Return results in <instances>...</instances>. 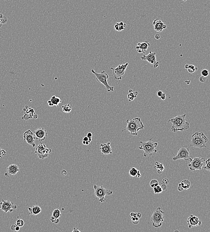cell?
<instances>
[{
  "mask_svg": "<svg viewBox=\"0 0 210 232\" xmlns=\"http://www.w3.org/2000/svg\"><path fill=\"white\" fill-rule=\"evenodd\" d=\"M161 187L162 189L163 190H167V185L162 184L161 185Z\"/></svg>",
  "mask_w": 210,
  "mask_h": 232,
  "instance_id": "41",
  "label": "cell"
},
{
  "mask_svg": "<svg viewBox=\"0 0 210 232\" xmlns=\"http://www.w3.org/2000/svg\"><path fill=\"white\" fill-rule=\"evenodd\" d=\"M7 172L5 173V176L6 177L10 176H15L19 171V167L16 164H10L7 168Z\"/></svg>",
  "mask_w": 210,
  "mask_h": 232,
  "instance_id": "19",
  "label": "cell"
},
{
  "mask_svg": "<svg viewBox=\"0 0 210 232\" xmlns=\"http://www.w3.org/2000/svg\"><path fill=\"white\" fill-rule=\"evenodd\" d=\"M141 217H142V215L140 213H137V217H138V218H141Z\"/></svg>",
  "mask_w": 210,
  "mask_h": 232,
  "instance_id": "53",
  "label": "cell"
},
{
  "mask_svg": "<svg viewBox=\"0 0 210 232\" xmlns=\"http://www.w3.org/2000/svg\"><path fill=\"white\" fill-rule=\"evenodd\" d=\"M151 45L148 41H144L142 43H138L137 46L136 47V49L138 52L139 53H145L147 52V49Z\"/></svg>",
  "mask_w": 210,
  "mask_h": 232,
  "instance_id": "18",
  "label": "cell"
},
{
  "mask_svg": "<svg viewBox=\"0 0 210 232\" xmlns=\"http://www.w3.org/2000/svg\"><path fill=\"white\" fill-rule=\"evenodd\" d=\"M164 213L161 207H158L153 212L151 217V221L152 223L153 226L156 228L161 227L164 220Z\"/></svg>",
  "mask_w": 210,
  "mask_h": 232,
  "instance_id": "6",
  "label": "cell"
},
{
  "mask_svg": "<svg viewBox=\"0 0 210 232\" xmlns=\"http://www.w3.org/2000/svg\"><path fill=\"white\" fill-rule=\"evenodd\" d=\"M7 19L6 17L3 15L2 14H0V27L2 26V24L7 23Z\"/></svg>",
  "mask_w": 210,
  "mask_h": 232,
  "instance_id": "27",
  "label": "cell"
},
{
  "mask_svg": "<svg viewBox=\"0 0 210 232\" xmlns=\"http://www.w3.org/2000/svg\"><path fill=\"white\" fill-rule=\"evenodd\" d=\"M92 133H90V132H89L87 134V137L88 138H92Z\"/></svg>",
  "mask_w": 210,
  "mask_h": 232,
  "instance_id": "49",
  "label": "cell"
},
{
  "mask_svg": "<svg viewBox=\"0 0 210 232\" xmlns=\"http://www.w3.org/2000/svg\"><path fill=\"white\" fill-rule=\"evenodd\" d=\"M154 30L156 32H161L163 30L167 28L166 25L161 20L156 19L153 21L152 23Z\"/></svg>",
  "mask_w": 210,
  "mask_h": 232,
  "instance_id": "17",
  "label": "cell"
},
{
  "mask_svg": "<svg viewBox=\"0 0 210 232\" xmlns=\"http://www.w3.org/2000/svg\"><path fill=\"white\" fill-rule=\"evenodd\" d=\"M183 1H186L187 0H183Z\"/></svg>",
  "mask_w": 210,
  "mask_h": 232,
  "instance_id": "63",
  "label": "cell"
},
{
  "mask_svg": "<svg viewBox=\"0 0 210 232\" xmlns=\"http://www.w3.org/2000/svg\"><path fill=\"white\" fill-rule=\"evenodd\" d=\"M155 166H156L154 167L155 169L156 168V169H158V170H161L162 171L164 170V167H163V164L162 163H160L158 162H155Z\"/></svg>",
  "mask_w": 210,
  "mask_h": 232,
  "instance_id": "28",
  "label": "cell"
},
{
  "mask_svg": "<svg viewBox=\"0 0 210 232\" xmlns=\"http://www.w3.org/2000/svg\"><path fill=\"white\" fill-rule=\"evenodd\" d=\"M90 142L89 141H86V145H88L90 143Z\"/></svg>",
  "mask_w": 210,
  "mask_h": 232,
  "instance_id": "57",
  "label": "cell"
},
{
  "mask_svg": "<svg viewBox=\"0 0 210 232\" xmlns=\"http://www.w3.org/2000/svg\"><path fill=\"white\" fill-rule=\"evenodd\" d=\"M130 176L132 177H137L138 178H140L141 176V174L139 170L136 169L135 167H132L129 171Z\"/></svg>",
  "mask_w": 210,
  "mask_h": 232,
  "instance_id": "22",
  "label": "cell"
},
{
  "mask_svg": "<svg viewBox=\"0 0 210 232\" xmlns=\"http://www.w3.org/2000/svg\"><path fill=\"white\" fill-rule=\"evenodd\" d=\"M199 80L201 82L204 83L206 81V77L202 76H201L200 77Z\"/></svg>",
  "mask_w": 210,
  "mask_h": 232,
  "instance_id": "39",
  "label": "cell"
},
{
  "mask_svg": "<svg viewBox=\"0 0 210 232\" xmlns=\"http://www.w3.org/2000/svg\"><path fill=\"white\" fill-rule=\"evenodd\" d=\"M17 208V206L10 200H2V201L0 202V210L5 213L13 212Z\"/></svg>",
  "mask_w": 210,
  "mask_h": 232,
  "instance_id": "12",
  "label": "cell"
},
{
  "mask_svg": "<svg viewBox=\"0 0 210 232\" xmlns=\"http://www.w3.org/2000/svg\"><path fill=\"white\" fill-rule=\"evenodd\" d=\"M19 230H20V227H19V226L16 225V226L15 230V231H19Z\"/></svg>",
  "mask_w": 210,
  "mask_h": 232,
  "instance_id": "54",
  "label": "cell"
},
{
  "mask_svg": "<svg viewBox=\"0 0 210 232\" xmlns=\"http://www.w3.org/2000/svg\"><path fill=\"white\" fill-rule=\"evenodd\" d=\"M24 222L21 219H19L18 220H17L16 222V225L17 226H19L20 227H22V226H24Z\"/></svg>",
  "mask_w": 210,
  "mask_h": 232,
  "instance_id": "33",
  "label": "cell"
},
{
  "mask_svg": "<svg viewBox=\"0 0 210 232\" xmlns=\"http://www.w3.org/2000/svg\"><path fill=\"white\" fill-rule=\"evenodd\" d=\"M48 104H49V105L50 106H54V105L52 104V102H51L50 100L48 101Z\"/></svg>",
  "mask_w": 210,
  "mask_h": 232,
  "instance_id": "52",
  "label": "cell"
},
{
  "mask_svg": "<svg viewBox=\"0 0 210 232\" xmlns=\"http://www.w3.org/2000/svg\"><path fill=\"white\" fill-rule=\"evenodd\" d=\"M141 144V146L138 149L144 151L143 156L145 157L147 156L151 157L153 154L157 153V151L156 150V148L157 147L158 143H154L152 140V139H149L147 142H140Z\"/></svg>",
  "mask_w": 210,
  "mask_h": 232,
  "instance_id": "4",
  "label": "cell"
},
{
  "mask_svg": "<svg viewBox=\"0 0 210 232\" xmlns=\"http://www.w3.org/2000/svg\"><path fill=\"white\" fill-rule=\"evenodd\" d=\"M160 98H161V99H162V100H164L166 99V93H163V94L160 97Z\"/></svg>",
  "mask_w": 210,
  "mask_h": 232,
  "instance_id": "44",
  "label": "cell"
},
{
  "mask_svg": "<svg viewBox=\"0 0 210 232\" xmlns=\"http://www.w3.org/2000/svg\"><path fill=\"white\" fill-rule=\"evenodd\" d=\"M50 220L52 222L54 223L55 224H58L60 222L59 219L54 218L53 216L51 217Z\"/></svg>",
  "mask_w": 210,
  "mask_h": 232,
  "instance_id": "37",
  "label": "cell"
},
{
  "mask_svg": "<svg viewBox=\"0 0 210 232\" xmlns=\"http://www.w3.org/2000/svg\"><path fill=\"white\" fill-rule=\"evenodd\" d=\"M94 189L95 195L97 198H98L99 201L101 203L106 201L105 197L106 196L111 195L113 193L112 190L105 189L103 186H99L94 185Z\"/></svg>",
  "mask_w": 210,
  "mask_h": 232,
  "instance_id": "7",
  "label": "cell"
},
{
  "mask_svg": "<svg viewBox=\"0 0 210 232\" xmlns=\"http://www.w3.org/2000/svg\"><path fill=\"white\" fill-rule=\"evenodd\" d=\"M28 210L29 215H37L42 211V209L38 205H34L31 208L29 207L28 208Z\"/></svg>",
  "mask_w": 210,
  "mask_h": 232,
  "instance_id": "21",
  "label": "cell"
},
{
  "mask_svg": "<svg viewBox=\"0 0 210 232\" xmlns=\"http://www.w3.org/2000/svg\"><path fill=\"white\" fill-rule=\"evenodd\" d=\"M133 94L134 95L135 98H136L137 96L138 95V92L137 91L134 92H133Z\"/></svg>",
  "mask_w": 210,
  "mask_h": 232,
  "instance_id": "50",
  "label": "cell"
},
{
  "mask_svg": "<svg viewBox=\"0 0 210 232\" xmlns=\"http://www.w3.org/2000/svg\"><path fill=\"white\" fill-rule=\"evenodd\" d=\"M181 184L183 189L185 190L188 189L191 186V183H190V181L187 180H183L181 182Z\"/></svg>",
  "mask_w": 210,
  "mask_h": 232,
  "instance_id": "24",
  "label": "cell"
},
{
  "mask_svg": "<svg viewBox=\"0 0 210 232\" xmlns=\"http://www.w3.org/2000/svg\"><path fill=\"white\" fill-rule=\"evenodd\" d=\"M83 140L85 141H88V138L87 136L86 137H85L84 138H83Z\"/></svg>",
  "mask_w": 210,
  "mask_h": 232,
  "instance_id": "55",
  "label": "cell"
},
{
  "mask_svg": "<svg viewBox=\"0 0 210 232\" xmlns=\"http://www.w3.org/2000/svg\"><path fill=\"white\" fill-rule=\"evenodd\" d=\"M187 70H188V72H189V73H194L196 71H197V67H195L193 65H189L188 68H187Z\"/></svg>",
  "mask_w": 210,
  "mask_h": 232,
  "instance_id": "29",
  "label": "cell"
},
{
  "mask_svg": "<svg viewBox=\"0 0 210 232\" xmlns=\"http://www.w3.org/2000/svg\"><path fill=\"white\" fill-rule=\"evenodd\" d=\"M127 126L126 129L122 130V132L127 130L131 135L137 136L138 132L140 129H143L144 125L141 121V118H135L133 119H128L127 120Z\"/></svg>",
  "mask_w": 210,
  "mask_h": 232,
  "instance_id": "2",
  "label": "cell"
},
{
  "mask_svg": "<svg viewBox=\"0 0 210 232\" xmlns=\"http://www.w3.org/2000/svg\"><path fill=\"white\" fill-rule=\"evenodd\" d=\"M169 183V180L167 178H164L162 180V184H164L167 185Z\"/></svg>",
  "mask_w": 210,
  "mask_h": 232,
  "instance_id": "40",
  "label": "cell"
},
{
  "mask_svg": "<svg viewBox=\"0 0 210 232\" xmlns=\"http://www.w3.org/2000/svg\"><path fill=\"white\" fill-rule=\"evenodd\" d=\"M127 98L129 101H133L135 98V97H134V95L133 92L129 93L127 95Z\"/></svg>",
  "mask_w": 210,
  "mask_h": 232,
  "instance_id": "35",
  "label": "cell"
},
{
  "mask_svg": "<svg viewBox=\"0 0 210 232\" xmlns=\"http://www.w3.org/2000/svg\"><path fill=\"white\" fill-rule=\"evenodd\" d=\"M128 65V63H127L125 64L118 65V67L116 68L111 67V69L113 71V76L114 79L119 81V84L122 80V77L126 72V69Z\"/></svg>",
  "mask_w": 210,
  "mask_h": 232,
  "instance_id": "8",
  "label": "cell"
},
{
  "mask_svg": "<svg viewBox=\"0 0 210 232\" xmlns=\"http://www.w3.org/2000/svg\"><path fill=\"white\" fill-rule=\"evenodd\" d=\"M34 138L35 140H39L40 142L44 141L48 137V133L46 129L44 128H39L33 132Z\"/></svg>",
  "mask_w": 210,
  "mask_h": 232,
  "instance_id": "14",
  "label": "cell"
},
{
  "mask_svg": "<svg viewBox=\"0 0 210 232\" xmlns=\"http://www.w3.org/2000/svg\"><path fill=\"white\" fill-rule=\"evenodd\" d=\"M155 37L156 39H160V38H161V35H160V34H156V35H155Z\"/></svg>",
  "mask_w": 210,
  "mask_h": 232,
  "instance_id": "48",
  "label": "cell"
},
{
  "mask_svg": "<svg viewBox=\"0 0 210 232\" xmlns=\"http://www.w3.org/2000/svg\"><path fill=\"white\" fill-rule=\"evenodd\" d=\"M54 218H59L61 216V213L60 210L58 209H56L53 213L52 216Z\"/></svg>",
  "mask_w": 210,
  "mask_h": 232,
  "instance_id": "26",
  "label": "cell"
},
{
  "mask_svg": "<svg viewBox=\"0 0 210 232\" xmlns=\"http://www.w3.org/2000/svg\"><path fill=\"white\" fill-rule=\"evenodd\" d=\"M34 118L37 119V118H38V116H37V115L36 114L34 116Z\"/></svg>",
  "mask_w": 210,
  "mask_h": 232,
  "instance_id": "60",
  "label": "cell"
},
{
  "mask_svg": "<svg viewBox=\"0 0 210 232\" xmlns=\"http://www.w3.org/2000/svg\"><path fill=\"white\" fill-rule=\"evenodd\" d=\"M190 156V148L187 146H182L178 150L177 155L174 156L172 159L176 161L178 159H183L186 162L190 161L191 159Z\"/></svg>",
  "mask_w": 210,
  "mask_h": 232,
  "instance_id": "10",
  "label": "cell"
},
{
  "mask_svg": "<svg viewBox=\"0 0 210 232\" xmlns=\"http://www.w3.org/2000/svg\"><path fill=\"white\" fill-rule=\"evenodd\" d=\"M50 101L54 105H56L57 107H58L59 104L62 102V100L59 97H58L55 96H52Z\"/></svg>",
  "mask_w": 210,
  "mask_h": 232,
  "instance_id": "23",
  "label": "cell"
},
{
  "mask_svg": "<svg viewBox=\"0 0 210 232\" xmlns=\"http://www.w3.org/2000/svg\"><path fill=\"white\" fill-rule=\"evenodd\" d=\"M185 82H186V84H187V85H189V84H190V82H191V81H185Z\"/></svg>",
  "mask_w": 210,
  "mask_h": 232,
  "instance_id": "56",
  "label": "cell"
},
{
  "mask_svg": "<svg viewBox=\"0 0 210 232\" xmlns=\"http://www.w3.org/2000/svg\"><path fill=\"white\" fill-rule=\"evenodd\" d=\"M186 114L177 116L170 119L168 122L172 124L171 130L174 133L187 130L190 128V123L186 120Z\"/></svg>",
  "mask_w": 210,
  "mask_h": 232,
  "instance_id": "1",
  "label": "cell"
},
{
  "mask_svg": "<svg viewBox=\"0 0 210 232\" xmlns=\"http://www.w3.org/2000/svg\"><path fill=\"white\" fill-rule=\"evenodd\" d=\"M177 189H178V190L179 191H182L183 189H184L183 187H182V186L181 185H178Z\"/></svg>",
  "mask_w": 210,
  "mask_h": 232,
  "instance_id": "47",
  "label": "cell"
},
{
  "mask_svg": "<svg viewBox=\"0 0 210 232\" xmlns=\"http://www.w3.org/2000/svg\"><path fill=\"white\" fill-rule=\"evenodd\" d=\"M201 74L202 76L207 77L209 75V72H208V70H206V69H204V70L202 71Z\"/></svg>",
  "mask_w": 210,
  "mask_h": 232,
  "instance_id": "38",
  "label": "cell"
},
{
  "mask_svg": "<svg viewBox=\"0 0 210 232\" xmlns=\"http://www.w3.org/2000/svg\"><path fill=\"white\" fill-rule=\"evenodd\" d=\"M83 145H86V141H83Z\"/></svg>",
  "mask_w": 210,
  "mask_h": 232,
  "instance_id": "61",
  "label": "cell"
},
{
  "mask_svg": "<svg viewBox=\"0 0 210 232\" xmlns=\"http://www.w3.org/2000/svg\"><path fill=\"white\" fill-rule=\"evenodd\" d=\"M208 141V138L203 132H195L192 136L190 146L201 149L207 147L206 143Z\"/></svg>",
  "mask_w": 210,
  "mask_h": 232,
  "instance_id": "3",
  "label": "cell"
},
{
  "mask_svg": "<svg viewBox=\"0 0 210 232\" xmlns=\"http://www.w3.org/2000/svg\"><path fill=\"white\" fill-rule=\"evenodd\" d=\"M114 27H115V29H116V30L119 31V23H117L116 25H115V26H114Z\"/></svg>",
  "mask_w": 210,
  "mask_h": 232,
  "instance_id": "43",
  "label": "cell"
},
{
  "mask_svg": "<svg viewBox=\"0 0 210 232\" xmlns=\"http://www.w3.org/2000/svg\"><path fill=\"white\" fill-rule=\"evenodd\" d=\"M100 150L103 154H112V149L110 146V143H106L104 144H101L100 145Z\"/></svg>",
  "mask_w": 210,
  "mask_h": 232,
  "instance_id": "20",
  "label": "cell"
},
{
  "mask_svg": "<svg viewBox=\"0 0 210 232\" xmlns=\"http://www.w3.org/2000/svg\"><path fill=\"white\" fill-rule=\"evenodd\" d=\"M187 223L189 228L191 229L194 226H201L202 222L197 217L191 215L188 218Z\"/></svg>",
  "mask_w": 210,
  "mask_h": 232,
  "instance_id": "16",
  "label": "cell"
},
{
  "mask_svg": "<svg viewBox=\"0 0 210 232\" xmlns=\"http://www.w3.org/2000/svg\"><path fill=\"white\" fill-rule=\"evenodd\" d=\"M7 152L5 150L0 148V158H2L4 156H6Z\"/></svg>",
  "mask_w": 210,
  "mask_h": 232,
  "instance_id": "36",
  "label": "cell"
},
{
  "mask_svg": "<svg viewBox=\"0 0 210 232\" xmlns=\"http://www.w3.org/2000/svg\"><path fill=\"white\" fill-rule=\"evenodd\" d=\"M206 166L203 167V168L207 171H210V158H208L207 160H205Z\"/></svg>",
  "mask_w": 210,
  "mask_h": 232,
  "instance_id": "32",
  "label": "cell"
},
{
  "mask_svg": "<svg viewBox=\"0 0 210 232\" xmlns=\"http://www.w3.org/2000/svg\"><path fill=\"white\" fill-rule=\"evenodd\" d=\"M16 226V224H13V225H11L10 227L12 231H15V230Z\"/></svg>",
  "mask_w": 210,
  "mask_h": 232,
  "instance_id": "46",
  "label": "cell"
},
{
  "mask_svg": "<svg viewBox=\"0 0 210 232\" xmlns=\"http://www.w3.org/2000/svg\"><path fill=\"white\" fill-rule=\"evenodd\" d=\"M190 161V163L188 165V167L191 171H194L196 170H201L205 159L203 158L196 157L193 159L191 158Z\"/></svg>",
  "mask_w": 210,
  "mask_h": 232,
  "instance_id": "9",
  "label": "cell"
},
{
  "mask_svg": "<svg viewBox=\"0 0 210 232\" xmlns=\"http://www.w3.org/2000/svg\"><path fill=\"white\" fill-rule=\"evenodd\" d=\"M129 93H132V92H133V90L132 89H129Z\"/></svg>",
  "mask_w": 210,
  "mask_h": 232,
  "instance_id": "59",
  "label": "cell"
},
{
  "mask_svg": "<svg viewBox=\"0 0 210 232\" xmlns=\"http://www.w3.org/2000/svg\"><path fill=\"white\" fill-rule=\"evenodd\" d=\"M24 140L28 143V144L31 145L33 147H35V144L34 140L35 138H34V135L33 132L31 130H28L26 131L24 133Z\"/></svg>",
  "mask_w": 210,
  "mask_h": 232,
  "instance_id": "15",
  "label": "cell"
},
{
  "mask_svg": "<svg viewBox=\"0 0 210 232\" xmlns=\"http://www.w3.org/2000/svg\"><path fill=\"white\" fill-rule=\"evenodd\" d=\"M91 72L94 74L97 81L101 83V84H103L106 87L107 91L108 92H113L114 91V87L110 86L108 85V80L109 78V76L108 74L105 72V71H103L100 73H97L95 72L94 70L92 69Z\"/></svg>",
  "mask_w": 210,
  "mask_h": 232,
  "instance_id": "5",
  "label": "cell"
},
{
  "mask_svg": "<svg viewBox=\"0 0 210 232\" xmlns=\"http://www.w3.org/2000/svg\"><path fill=\"white\" fill-rule=\"evenodd\" d=\"M61 175H62V176H66L67 175V171L65 170H63L61 171Z\"/></svg>",
  "mask_w": 210,
  "mask_h": 232,
  "instance_id": "42",
  "label": "cell"
},
{
  "mask_svg": "<svg viewBox=\"0 0 210 232\" xmlns=\"http://www.w3.org/2000/svg\"><path fill=\"white\" fill-rule=\"evenodd\" d=\"M156 52H149V53L147 55H143L140 57L141 59L143 60H146L151 64H153L155 68H157L159 65V62L157 61L156 57Z\"/></svg>",
  "mask_w": 210,
  "mask_h": 232,
  "instance_id": "13",
  "label": "cell"
},
{
  "mask_svg": "<svg viewBox=\"0 0 210 232\" xmlns=\"http://www.w3.org/2000/svg\"><path fill=\"white\" fill-rule=\"evenodd\" d=\"M158 185V181L156 180V179L152 180L150 181V185L151 186V187H152V188L156 187V186Z\"/></svg>",
  "mask_w": 210,
  "mask_h": 232,
  "instance_id": "31",
  "label": "cell"
},
{
  "mask_svg": "<svg viewBox=\"0 0 210 232\" xmlns=\"http://www.w3.org/2000/svg\"><path fill=\"white\" fill-rule=\"evenodd\" d=\"M153 190H154V192L155 194H157V193H161L163 191L161 187V186L157 185L156 187L153 188Z\"/></svg>",
  "mask_w": 210,
  "mask_h": 232,
  "instance_id": "30",
  "label": "cell"
},
{
  "mask_svg": "<svg viewBox=\"0 0 210 232\" xmlns=\"http://www.w3.org/2000/svg\"><path fill=\"white\" fill-rule=\"evenodd\" d=\"M80 232L81 231L80 230H79L78 228H74V229H73V231L72 232Z\"/></svg>",
  "mask_w": 210,
  "mask_h": 232,
  "instance_id": "51",
  "label": "cell"
},
{
  "mask_svg": "<svg viewBox=\"0 0 210 232\" xmlns=\"http://www.w3.org/2000/svg\"><path fill=\"white\" fill-rule=\"evenodd\" d=\"M163 92L161 91H159L157 93V95L159 97H161L162 95L163 94Z\"/></svg>",
  "mask_w": 210,
  "mask_h": 232,
  "instance_id": "45",
  "label": "cell"
},
{
  "mask_svg": "<svg viewBox=\"0 0 210 232\" xmlns=\"http://www.w3.org/2000/svg\"><path fill=\"white\" fill-rule=\"evenodd\" d=\"M88 141H90V142H91V141H92V138H88Z\"/></svg>",
  "mask_w": 210,
  "mask_h": 232,
  "instance_id": "62",
  "label": "cell"
},
{
  "mask_svg": "<svg viewBox=\"0 0 210 232\" xmlns=\"http://www.w3.org/2000/svg\"><path fill=\"white\" fill-rule=\"evenodd\" d=\"M189 64H186L185 65V68H186V69H187V68H188V67H189Z\"/></svg>",
  "mask_w": 210,
  "mask_h": 232,
  "instance_id": "58",
  "label": "cell"
},
{
  "mask_svg": "<svg viewBox=\"0 0 210 232\" xmlns=\"http://www.w3.org/2000/svg\"><path fill=\"white\" fill-rule=\"evenodd\" d=\"M52 150L47 148L45 144L40 143L36 147L35 153L40 159H44L48 158Z\"/></svg>",
  "mask_w": 210,
  "mask_h": 232,
  "instance_id": "11",
  "label": "cell"
},
{
  "mask_svg": "<svg viewBox=\"0 0 210 232\" xmlns=\"http://www.w3.org/2000/svg\"><path fill=\"white\" fill-rule=\"evenodd\" d=\"M62 111L65 113H70L72 109V107L70 104L64 105L62 106Z\"/></svg>",
  "mask_w": 210,
  "mask_h": 232,
  "instance_id": "25",
  "label": "cell"
},
{
  "mask_svg": "<svg viewBox=\"0 0 210 232\" xmlns=\"http://www.w3.org/2000/svg\"><path fill=\"white\" fill-rule=\"evenodd\" d=\"M132 222L134 224H137L139 223V220L138 217H130Z\"/></svg>",
  "mask_w": 210,
  "mask_h": 232,
  "instance_id": "34",
  "label": "cell"
}]
</instances>
